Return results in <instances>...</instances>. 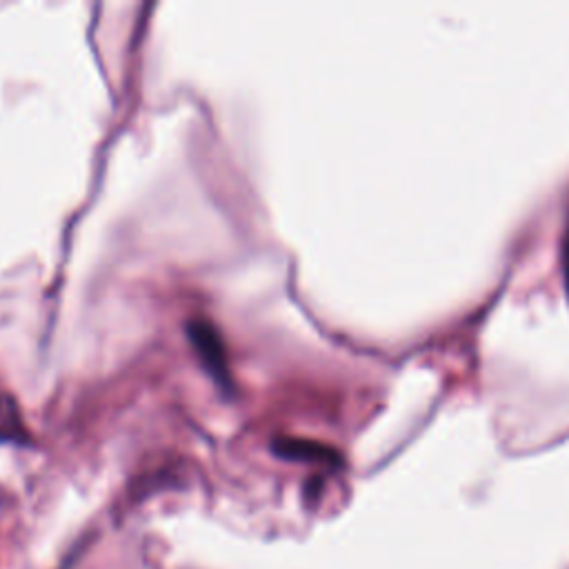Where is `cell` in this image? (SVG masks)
Returning a JSON list of instances; mask_svg holds the SVG:
<instances>
[{"instance_id": "1", "label": "cell", "mask_w": 569, "mask_h": 569, "mask_svg": "<svg viewBox=\"0 0 569 569\" xmlns=\"http://www.w3.org/2000/svg\"><path fill=\"white\" fill-rule=\"evenodd\" d=\"M187 333L204 369L216 378L220 387L231 389L233 385H231V371L227 362V349L216 325L209 318H191L187 322Z\"/></svg>"}, {"instance_id": "2", "label": "cell", "mask_w": 569, "mask_h": 569, "mask_svg": "<svg viewBox=\"0 0 569 569\" xmlns=\"http://www.w3.org/2000/svg\"><path fill=\"white\" fill-rule=\"evenodd\" d=\"M0 440L4 442H27V427L16 400L0 391Z\"/></svg>"}]
</instances>
